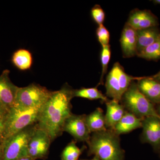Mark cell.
<instances>
[{
	"label": "cell",
	"instance_id": "cell-1",
	"mask_svg": "<svg viewBox=\"0 0 160 160\" xmlns=\"http://www.w3.org/2000/svg\"><path fill=\"white\" fill-rule=\"evenodd\" d=\"M73 91L68 84H65L59 90L52 91L41 109L37 127L49 135L52 142L62 134L65 121L72 114L71 102Z\"/></svg>",
	"mask_w": 160,
	"mask_h": 160
},
{
	"label": "cell",
	"instance_id": "cell-2",
	"mask_svg": "<svg viewBox=\"0 0 160 160\" xmlns=\"http://www.w3.org/2000/svg\"><path fill=\"white\" fill-rule=\"evenodd\" d=\"M87 144L88 155H94L100 160H125V152L121 147L119 136L113 130L92 133Z\"/></svg>",
	"mask_w": 160,
	"mask_h": 160
},
{
	"label": "cell",
	"instance_id": "cell-3",
	"mask_svg": "<svg viewBox=\"0 0 160 160\" xmlns=\"http://www.w3.org/2000/svg\"><path fill=\"white\" fill-rule=\"evenodd\" d=\"M126 111L141 119L153 116L160 118L151 102L140 92L137 83L132 82L120 101Z\"/></svg>",
	"mask_w": 160,
	"mask_h": 160
},
{
	"label": "cell",
	"instance_id": "cell-4",
	"mask_svg": "<svg viewBox=\"0 0 160 160\" xmlns=\"http://www.w3.org/2000/svg\"><path fill=\"white\" fill-rule=\"evenodd\" d=\"M42 108L22 109L14 106L11 107L5 118L4 142L26 127L37 123Z\"/></svg>",
	"mask_w": 160,
	"mask_h": 160
},
{
	"label": "cell",
	"instance_id": "cell-5",
	"mask_svg": "<svg viewBox=\"0 0 160 160\" xmlns=\"http://www.w3.org/2000/svg\"><path fill=\"white\" fill-rule=\"evenodd\" d=\"M52 92L38 84H31L26 87H18L13 106L22 109L42 107Z\"/></svg>",
	"mask_w": 160,
	"mask_h": 160
},
{
	"label": "cell",
	"instance_id": "cell-6",
	"mask_svg": "<svg viewBox=\"0 0 160 160\" xmlns=\"http://www.w3.org/2000/svg\"><path fill=\"white\" fill-rule=\"evenodd\" d=\"M37 127L36 123L7 139L3 145L2 160H17L29 157L28 144Z\"/></svg>",
	"mask_w": 160,
	"mask_h": 160
},
{
	"label": "cell",
	"instance_id": "cell-7",
	"mask_svg": "<svg viewBox=\"0 0 160 160\" xmlns=\"http://www.w3.org/2000/svg\"><path fill=\"white\" fill-rule=\"evenodd\" d=\"M86 114H72L65 121L63 131L71 135L76 142H88L91 133L86 124Z\"/></svg>",
	"mask_w": 160,
	"mask_h": 160
},
{
	"label": "cell",
	"instance_id": "cell-8",
	"mask_svg": "<svg viewBox=\"0 0 160 160\" xmlns=\"http://www.w3.org/2000/svg\"><path fill=\"white\" fill-rule=\"evenodd\" d=\"M51 142L49 135L37 127L28 144V156L35 160L46 158Z\"/></svg>",
	"mask_w": 160,
	"mask_h": 160
},
{
	"label": "cell",
	"instance_id": "cell-9",
	"mask_svg": "<svg viewBox=\"0 0 160 160\" xmlns=\"http://www.w3.org/2000/svg\"><path fill=\"white\" fill-rule=\"evenodd\" d=\"M142 128L141 142L150 144L155 151L160 152V118L153 116L144 118Z\"/></svg>",
	"mask_w": 160,
	"mask_h": 160
},
{
	"label": "cell",
	"instance_id": "cell-10",
	"mask_svg": "<svg viewBox=\"0 0 160 160\" xmlns=\"http://www.w3.org/2000/svg\"><path fill=\"white\" fill-rule=\"evenodd\" d=\"M127 23L137 30L156 27L158 25L157 18L150 11L138 9L131 12Z\"/></svg>",
	"mask_w": 160,
	"mask_h": 160
},
{
	"label": "cell",
	"instance_id": "cell-11",
	"mask_svg": "<svg viewBox=\"0 0 160 160\" xmlns=\"http://www.w3.org/2000/svg\"><path fill=\"white\" fill-rule=\"evenodd\" d=\"M9 73L5 70L0 76V105L10 109L14 105L18 87L12 82Z\"/></svg>",
	"mask_w": 160,
	"mask_h": 160
},
{
	"label": "cell",
	"instance_id": "cell-12",
	"mask_svg": "<svg viewBox=\"0 0 160 160\" xmlns=\"http://www.w3.org/2000/svg\"><path fill=\"white\" fill-rule=\"evenodd\" d=\"M120 43L123 58H130L137 55V30L126 23L122 31Z\"/></svg>",
	"mask_w": 160,
	"mask_h": 160
},
{
	"label": "cell",
	"instance_id": "cell-13",
	"mask_svg": "<svg viewBox=\"0 0 160 160\" xmlns=\"http://www.w3.org/2000/svg\"><path fill=\"white\" fill-rule=\"evenodd\" d=\"M137 85L140 92L153 105L160 104V84L149 77H142Z\"/></svg>",
	"mask_w": 160,
	"mask_h": 160
},
{
	"label": "cell",
	"instance_id": "cell-14",
	"mask_svg": "<svg viewBox=\"0 0 160 160\" xmlns=\"http://www.w3.org/2000/svg\"><path fill=\"white\" fill-rule=\"evenodd\" d=\"M106 104V112L105 119L106 128L113 130L115 126L121 120L126 111L122 104L114 100H109Z\"/></svg>",
	"mask_w": 160,
	"mask_h": 160
},
{
	"label": "cell",
	"instance_id": "cell-15",
	"mask_svg": "<svg viewBox=\"0 0 160 160\" xmlns=\"http://www.w3.org/2000/svg\"><path fill=\"white\" fill-rule=\"evenodd\" d=\"M142 119L126 111L113 130L119 136L121 134L129 133L135 129L142 128Z\"/></svg>",
	"mask_w": 160,
	"mask_h": 160
},
{
	"label": "cell",
	"instance_id": "cell-16",
	"mask_svg": "<svg viewBox=\"0 0 160 160\" xmlns=\"http://www.w3.org/2000/svg\"><path fill=\"white\" fill-rule=\"evenodd\" d=\"M106 89L107 97L111 98L112 100L120 102L123 93L120 88L115 64L106 78Z\"/></svg>",
	"mask_w": 160,
	"mask_h": 160
},
{
	"label": "cell",
	"instance_id": "cell-17",
	"mask_svg": "<svg viewBox=\"0 0 160 160\" xmlns=\"http://www.w3.org/2000/svg\"><path fill=\"white\" fill-rule=\"evenodd\" d=\"M137 55L160 38V32L156 27L137 30Z\"/></svg>",
	"mask_w": 160,
	"mask_h": 160
},
{
	"label": "cell",
	"instance_id": "cell-18",
	"mask_svg": "<svg viewBox=\"0 0 160 160\" xmlns=\"http://www.w3.org/2000/svg\"><path fill=\"white\" fill-rule=\"evenodd\" d=\"M86 122L91 133L107 129L104 111L101 108H97L89 115H86Z\"/></svg>",
	"mask_w": 160,
	"mask_h": 160
},
{
	"label": "cell",
	"instance_id": "cell-19",
	"mask_svg": "<svg viewBox=\"0 0 160 160\" xmlns=\"http://www.w3.org/2000/svg\"><path fill=\"white\" fill-rule=\"evenodd\" d=\"M12 61L19 70L25 71L31 69L33 64V58L31 52L29 50L20 49L13 53Z\"/></svg>",
	"mask_w": 160,
	"mask_h": 160
},
{
	"label": "cell",
	"instance_id": "cell-20",
	"mask_svg": "<svg viewBox=\"0 0 160 160\" xmlns=\"http://www.w3.org/2000/svg\"><path fill=\"white\" fill-rule=\"evenodd\" d=\"M73 98H82L90 100L100 99L105 103L109 100L97 87L73 89Z\"/></svg>",
	"mask_w": 160,
	"mask_h": 160
},
{
	"label": "cell",
	"instance_id": "cell-21",
	"mask_svg": "<svg viewBox=\"0 0 160 160\" xmlns=\"http://www.w3.org/2000/svg\"><path fill=\"white\" fill-rule=\"evenodd\" d=\"M116 66L118 78L120 83V88L123 94L126 91L131 83L134 80L141 79L142 77H134L127 74L124 69L118 62L115 63Z\"/></svg>",
	"mask_w": 160,
	"mask_h": 160
},
{
	"label": "cell",
	"instance_id": "cell-22",
	"mask_svg": "<svg viewBox=\"0 0 160 160\" xmlns=\"http://www.w3.org/2000/svg\"><path fill=\"white\" fill-rule=\"evenodd\" d=\"M137 55L139 57L148 60L160 59V38L154 43L142 50Z\"/></svg>",
	"mask_w": 160,
	"mask_h": 160
},
{
	"label": "cell",
	"instance_id": "cell-23",
	"mask_svg": "<svg viewBox=\"0 0 160 160\" xmlns=\"http://www.w3.org/2000/svg\"><path fill=\"white\" fill-rule=\"evenodd\" d=\"M85 147L80 149L76 145V142L72 141L67 145L62 152V160H78Z\"/></svg>",
	"mask_w": 160,
	"mask_h": 160
},
{
	"label": "cell",
	"instance_id": "cell-24",
	"mask_svg": "<svg viewBox=\"0 0 160 160\" xmlns=\"http://www.w3.org/2000/svg\"><path fill=\"white\" fill-rule=\"evenodd\" d=\"M102 50L101 52V60L102 63V71L99 83L98 86L103 85L104 77L106 74L108 69V64L111 58V49L110 45L102 46Z\"/></svg>",
	"mask_w": 160,
	"mask_h": 160
},
{
	"label": "cell",
	"instance_id": "cell-25",
	"mask_svg": "<svg viewBox=\"0 0 160 160\" xmlns=\"http://www.w3.org/2000/svg\"><path fill=\"white\" fill-rule=\"evenodd\" d=\"M96 35L98 39L102 46L109 45L110 33L104 25L98 26L97 29Z\"/></svg>",
	"mask_w": 160,
	"mask_h": 160
},
{
	"label": "cell",
	"instance_id": "cell-26",
	"mask_svg": "<svg viewBox=\"0 0 160 160\" xmlns=\"http://www.w3.org/2000/svg\"><path fill=\"white\" fill-rule=\"evenodd\" d=\"M91 14L92 19L98 26L103 25L105 20V13L99 5H95L92 9Z\"/></svg>",
	"mask_w": 160,
	"mask_h": 160
},
{
	"label": "cell",
	"instance_id": "cell-27",
	"mask_svg": "<svg viewBox=\"0 0 160 160\" xmlns=\"http://www.w3.org/2000/svg\"><path fill=\"white\" fill-rule=\"evenodd\" d=\"M5 118L0 119V144L2 145H3L4 142Z\"/></svg>",
	"mask_w": 160,
	"mask_h": 160
},
{
	"label": "cell",
	"instance_id": "cell-28",
	"mask_svg": "<svg viewBox=\"0 0 160 160\" xmlns=\"http://www.w3.org/2000/svg\"><path fill=\"white\" fill-rule=\"evenodd\" d=\"M9 108L0 105V119L6 117L9 110Z\"/></svg>",
	"mask_w": 160,
	"mask_h": 160
},
{
	"label": "cell",
	"instance_id": "cell-29",
	"mask_svg": "<svg viewBox=\"0 0 160 160\" xmlns=\"http://www.w3.org/2000/svg\"><path fill=\"white\" fill-rule=\"evenodd\" d=\"M149 77L152 79L154 80L155 81H156V82H158L160 84V71L158 72L156 74L152 76Z\"/></svg>",
	"mask_w": 160,
	"mask_h": 160
},
{
	"label": "cell",
	"instance_id": "cell-30",
	"mask_svg": "<svg viewBox=\"0 0 160 160\" xmlns=\"http://www.w3.org/2000/svg\"><path fill=\"white\" fill-rule=\"evenodd\" d=\"M3 155V146L0 144V160H2Z\"/></svg>",
	"mask_w": 160,
	"mask_h": 160
},
{
	"label": "cell",
	"instance_id": "cell-31",
	"mask_svg": "<svg viewBox=\"0 0 160 160\" xmlns=\"http://www.w3.org/2000/svg\"><path fill=\"white\" fill-rule=\"evenodd\" d=\"M157 107L156 108L157 112L158 115L160 117V104H158Z\"/></svg>",
	"mask_w": 160,
	"mask_h": 160
},
{
	"label": "cell",
	"instance_id": "cell-32",
	"mask_svg": "<svg viewBox=\"0 0 160 160\" xmlns=\"http://www.w3.org/2000/svg\"><path fill=\"white\" fill-rule=\"evenodd\" d=\"M17 160H35L32 158L29 157H25L19 159Z\"/></svg>",
	"mask_w": 160,
	"mask_h": 160
},
{
	"label": "cell",
	"instance_id": "cell-33",
	"mask_svg": "<svg viewBox=\"0 0 160 160\" xmlns=\"http://www.w3.org/2000/svg\"><path fill=\"white\" fill-rule=\"evenodd\" d=\"M153 2L155 4L160 5V0H155V1H153Z\"/></svg>",
	"mask_w": 160,
	"mask_h": 160
},
{
	"label": "cell",
	"instance_id": "cell-34",
	"mask_svg": "<svg viewBox=\"0 0 160 160\" xmlns=\"http://www.w3.org/2000/svg\"><path fill=\"white\" fill-rule=\"evenodd\" d=\"M90 160H100L99 158L97 156H94V157H93V158L92 159Z\"/></svg>",
	"mask_w": 160,
	"mask_h": 160
},
{
	"label": "cell",
	"instance_id": "cell-35",
	"mask_svg": "<svg viewBox=\"0 0 160 160\" xmlns=\"http://www.w3.org/2000/svg\"></svg>",
	"mask_w": 160,
	"mask_h": 160
}]
</instances>
